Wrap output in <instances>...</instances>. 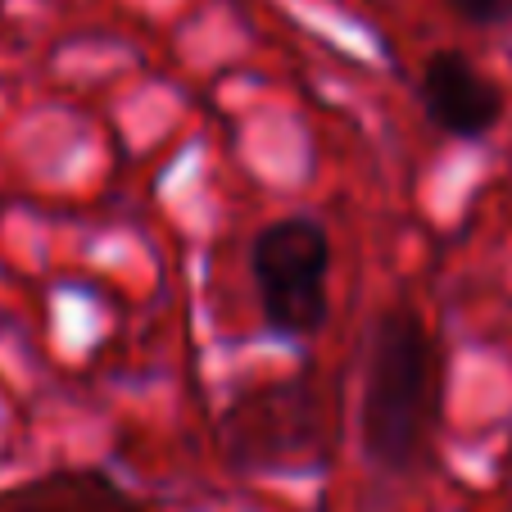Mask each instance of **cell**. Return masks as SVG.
<instances>
[{"label": "cell", "instance_id": "cell-3", "mask_svg": "<svg viewBox=\"0 0 512 512\" xmlns=\"http://www.w3.org/2000/svg\"><path fill=\"white\" fill-rule=\"evenodd\" d=\"M327 268H331V241L327 227L290 213L268 223L250 245V272L259 286L263 322L281 336H318L327 322Z\"/></svg>", "mask_w": 512, "mask_h": 512}, {"label": "cell", "instance_id": "cell-2", "mask_svg": "<svg viewBox=\"0 0 512 512\" xmlns=\"http://www.w3.org/2000/svg\"><path fill=\"white\" fill-rule=\"evenodd\" d=\"M327 445V399L313 377L250 386L218 417V449L236 472H281Z\"/></svg>", "mask_w": 512, "mask_h": 512}, {"label": "cell", "instance_id": "cell-4", "mask_svg": "<svg viewBox=\"0 0 512 512\" xmlns=\"http://www.w3.org/2000/svg\"><path fill=\"white\" fill-rule=\"evenodd\" d=\"M422 109L445 136L481 141L503 123V91L458 50H435L422 64Z\"/></svg>", "mask_w": 512, "mask_h": 512}, {"label": "cell", "instance_id": "cell-1", "mask_svg": "<svg viewBox=\"0 0 512 512\" xmlns=\"http://www.w3.org/2000/svg\"><path fill=\"white\" fill-rule=\"evenodd\" d=\"M435 354L413 309H386L363 345V454L372 467L404 476L422 458L435 417Z\"/></svg>", "mask_w": 512, "mask_h": 512}, {"label": "cell", "instance_id": "cell-5", "mask_svg": "<svg viewBox=\"0 0 512 512\" xmlns=\"http://www.w3.org/2000/svg\"><path fill=\"white\" fill-rule=\"evenodd\" d=\"M463 19L481 23V28H503L512 23V0H449Z\"/></svg>", "mask_w": 512, "mask_h": 512}]
</instances>
